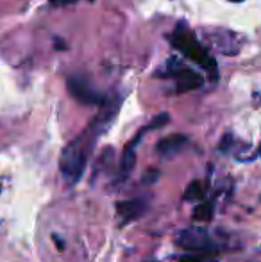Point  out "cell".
Returning a JSON list of instances; mask_svg holds the SVG:
<instances>
[{
	"mask_svg": "<svg viewBox=\"0 0 261 262\" xmlns=\"http://www.w3.org/2000/svg\"><path fill=\"white\" fill-rule=\"evenodd\" d=\"M204 193H206L204 184H202L200 180H193V182L190 184L188 187H186L185 200H198V198L204 196Z\"/></svg>",
	"mask_w": 261,
	"mask_h": 262,
	"instance_id": "10",
	"label": "cell"
},
{
	"mask_svg": "<svg viewBox=\"0 0 261 262\" xmlns=\"http://www.w3.org/2000/svg\"><path fill=\"white\" fill-rule=\"evenodd\" d=\"M66 88H68V93L75 98L77 102L86 105H97L104 102V97L101 93L91 88V84L88 80L81 79V77H70L66 80Z\"/></svg>",
	"mask_w": 261,
	"mask_h": 262,
	"instance_id": "4",
	"label": "cell"
},
{
	"mask_svg": "<svg viewBox=\"0 0 261 262\" xmlns=\"http://www.w3.org/2000/svg\"><path fill=\"white\" fill-rule=\"evenodd\" d=\"M167 123H168V114H167V113L157 114V116L154 118L152 121H150V125L145 128V130H152V128H159V127H163V125H167Z\"/></svg>",
	"mask_w": 261,
	"mask_h": 262,
	"instance_id": "11",
	"label": "cell"
},
{
	"mask_svg": "<svg viewBox=\"0 0 261 262\" xmlns=\"http://www.w3.org/2000/svg\"><path fill=\"white\" fill-rule=\"evenodd\" d=\"M179 262H216V260L208 259L206 255H186V257H183Z\"/></svg>",
	"mask_w": 261,
	"mask_h": 262,
	"instance_id": "12",
	"label": "cell"
},
{
	"mask_svg": "<svg viewBox=\"0 0 261 262\" xmlns=\"http://www.w3.org/2000/svg\"><path fill=\"white\" fill-rule=\"evenodd\" d=\"M168 75L174 77L175 82H177V91L179 93H185V91H193L204 84V77L195 73L193 70L183 66L181 62H170V72Z\"/></svg>",
	"mask_w": 261,
	"mask_h": 262,
	"instance_id": "5",
	"label": "cell"
},
{
	"mask_svg": "<svg viewBox=\"0 0 261 262\" xmlns=\"http://www.w3.org/2000/svg\"><path fill=\"white\" fill-rule=\"evenodd\" d=\"M175 243H177V246H181L183 250H188V252L215 253L213 250H216V246L213 245L208 232H206L204 228H197V227L181 230L175 235Z\"/></svg>",
	"mask_w": 261,
	"mask_h": 262,
	"instance_id": "3",
	"label": "cell"
},
{
	"mask_svg": "<svg viewBox=\"0 0 261 262\" xmlns=\"http://www.w3.org/2000/svg\"><path fill=\"white\" fill-rule=\"evenodd\" d=\"M118 105H120L118 100H113V104L106 100L102 102V111L93 120V123L79 138H75L72 143H68L65 146L59 159V169H61V175L65 177V180L68 184H75L81 180L84 169H86L88 157H90V152L93 148L95 141L108 128V125L115 120Z\"/></svg>",
	"mask_w": 261,
	"mask_h": 262,
	"instance_id": "1",
	"label": "cell"
},
{
	"mask_svg": "<svg viewBox=\"0 0 261 262\" xmlns=\"http://www.w3.org/2000/svg\"><path fill=\"white\" fill-rule=\"evenodd\" d=\"M213 212H215V209H213L211 202H204V204L197 205L195 210H193V220L208 223V221L213 220Z\"/></svg>",
	"mask_w": 261,
	"mask_h": 262,
	"instance_id": "9",
	"label": "cell"
},
{
	"mask_svg": "<svg viewBox=\"0 0 261 262\" xmlns=\"http://www.w3.org/2000/svg\"><path fill=\"white\" fill-rule=\"evenodd\" d=\"M172 45L179 50L185 57L192 59L193 62H197L200 68L208 70L213 75V79H216V62L215 59L209 55L208 50L198 43V39L195 38L193 32H190L188 29H181L177 27L174 32V36L170 38Z\"/></svg>",
	"mask_w": 261,
	"mask_h": 262,
	"instance_id": "2",
	"label": "cell"
},
{
	"mask_svg": "<svg viewBox=\"0 0 261 262\" xmlns=\"http://www.w3.org/2000/svg\"><path fill=\"white\" fill-rule=\"evenodd\" d=\"M139 138H142V134H139L138 138L134 139V141H131L129 145L126 146V150H124L122 157H120V166H118V179H120V180L127 179V177L131 175L132 168H134V164H136V152H134V146H136V143L139 141Z\"/></svg>",
	"mask_w": 261,
	"mask_h": 262,
	"instance_id": "8",
	"label": "cell"
},
{
	"mask_svg": "<svg viewBox=\"0 0 261 262\" xmlns=\"http://www.w3.org/2000/svg\"><path fill=\"white\" fill-rule=\"evenodd\" d=\"M229 2H244V0H229Z\"/></svg>",
	"mask_w": 261,
	"mask_h": 262,
	"instance_id": "14",
	"label": "cell"
},
{
	"mask_svg": "<svg viewBox=\"0 0 261 262\" xmlns=\"http://www.w3.org/2000/svg\"><path fill=\"white\" fill-rule=\"evenodd\" d=\"M186 145H188V138H186V136L172 134L161 139V141L157 143L156 150H157V154L163 157H174V156H177Z\"/></svg>",
	"mask_w": 261,
	"mask_h": 262,
	"instance_id": "7",
	"label": "cell"
},
{
	"mask_svg": "<svg viewBox=\"0 0 261 262\" xmlns=\"http://www.w3.org/2000/svg\"><path fill=\"white\" fill-rule=\"evenodd\" d=\"M75 0H50L52 6H66V4H73Z\"/></svg>",
	"mask_w": 261,
	"mask_h": 262,
	"instance_id": "13",
	"label": "cell"
},
{
	"mask_svg": "<svg viewBox=\"0 0 261 262\" xmlns=\"http://www.w3.org/2000/svg\"><path fill=\"white\" fill-rule=\"evenodd\" d=\"M147 210V204L143 200H124L116 204V212H118L122 223H129L138 217H142Z\"/></svg>",
	"mask_w": 261,
	"mask_h": 262,
	"instance_id": "6",
	"label": "cell"
}]
</instances>
